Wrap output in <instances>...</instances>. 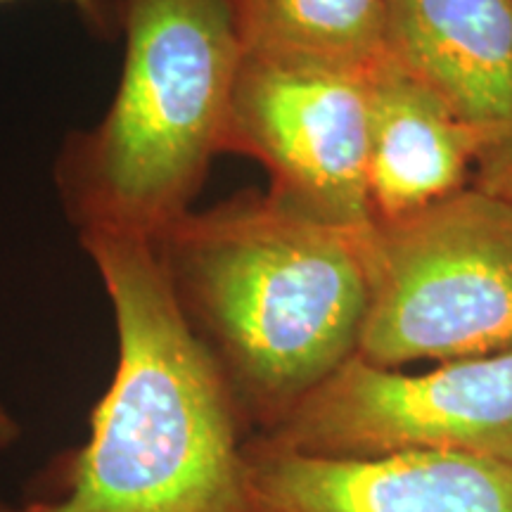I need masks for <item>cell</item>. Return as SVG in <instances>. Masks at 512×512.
I'll return each instance as SVG.
<instances>
[{
    "mask_svg": "<svg viewBox=\"0 0 512 512\" xmlns=\"http://www.w3.org/2000/svg\"><path fill=\"white\" fill-rule=\"evenodd\" d=\"M370 69L245 55L223 152L252 157L268 195L311 219L366 230Z\"/></svg>",
    "mask_w": 512,
    "mask_h": 512,
    "instance_id": "cell-6",
    "label": "cell"
},
{
    "mask_svg": "<svg viewBox=\"0 0 512 512\" xmlns=\"http://www.w3.org/2000/svg\"><path fill=\"white\" fill-rule=\"evenodd\" d=\"M366 230L242 192L188 211L150 240L249 437L273 432L356 356L368 304Z\"/></svg>",
    "mask_w": 512,
    "mask_h": 512,
    "instance_id": "cell-2",
    "label": "cell"
},
{
    "mask_svg": "<svg viewBox=\"0 0 512 512\" xmlns=\"http://www.w3.org/2000/svg\"><path fill=\"white\" fill-rule=\"evenodd\" d=\"M5 3H12V0H0V5ZM60 3L69 5L95 36H110L119 31L114 0H60Z\"/></svg>",
    "mask_w": 512,
    "mask_h": 512,
    "instance_id": "cell-11",
    "label": "cell"
},
{
    "mask_svg": "<svg viewBox=\"0 0 512 512\" xmlns=\"http://www.w3.org/2000/svg\"><path fill=\"white\" fill-rule=\"evenodd\" d=\"M19 437H22V427H19L15 415H12L8 408L3 406V401H0V453L10 451V448L19 441Z\"/></svg>",
    "mask_w": 512,
    "mask_h": 512,
    "instance_id": "cell-13",
    "label": "cell"
},
{
    "mask_svg": "<svg viewBox=\"0 0 512 512\" xmlns=\"http://www.w3.org/2000/svg\"><path fill=\"white\" fill-rule=\"evenodd\" d=\"M117 325V370L86 444L0 512H254L249 432L140 235H79Z\"/></svg>",
    "mask_w": 512,
    "mask_h": 512,
    "instance_id": "cell-1",
    "label": "cell"
},
{
    "mask_svg": "<svg viewBox=\"0 0 512 512\" xmlns=\"http://www.w3.org/2000/svg\"><path fill=\"white\" fill-rule=\"evenodd\" d=\"M254 439L316 458L441 453L512 465V351L418 375L354 356Z\"/></svg>",
    "mask_w": 512,
    "mask_h": 512,
    "instance_id": "cell-5",
    "label": "cell"
},
{
    "mask_svg": "<svg viewBox=\"0 0 512 512\" xmlns=\"http://www.w3.org/2000/svg\"><path fill=\"white\" fill-rule=\"evenodd\" d=\"M358 351L377 368L512 351V207L482 185L363 233Z\"/></svg>",
    "mask_w": 512,
    "mask_h": 512,
    "instance_id": "cell-4",
    "label": "cell"
},
{
    "mask_svg": "<svg viewBox=\"0 0 512 512\" xmlns=\"http://www.w3.org/2000/svg\"><path fill=\"white\" fill-rule=\"evenodd\" d=\"M484 136L392 57L370 69L368 192L375 221H394L465 190Z\"/></svg>",
    "mask_w": 512,
    "mask_h": 512,
    "instance_id": "cell-9",
    "label": "cell"
},
{
    "mask_svg": "<svg viewBox=\"0 0 512 512\" xmlns=\"http://www.w3.org/2000/svg\"><path fill=\"white\" fill-rule=\"evenodd\" d=\"M479 166H482V171H479L477 185L494 192V195H498L512 207V150L486 159Z\"/></svg>",
    "mask_w": 512,
    "mask_h": 512,
    "instance_id": "cell-12",
    "label": "cell"
},
{
    "mask_svg": "<svg viewBox=\"0 0 512 512\" xmlns=\"http://www.w3.org/2000/svg\"><path fill=\"white\" fill-rule=\"evenodd\" d=\"M124 64L110 110L76 131L55 185L79 235L157 238L226 147L245 60L233 0H114Z\"/></svg>",
    "mask_w": 512,
    "mask_h": 512,
    "instance_id": "cell-3",
    "label": "cell"
},
{
    "mask_svg": "<svg viewBox=\"0 0 512 512\" xmlns=\"http://www.w3.org/2000/svg\"><path fill=\"white\" fill-rule=\"evenodd\" d=\"M245 55L373 69L387 57V0H233Z\"/></svg>",
    "mask_w": 512,
    "mask_h": 512,
    "instance_id": "cell-10",
    "label": "cell"
},
{
    "mask_svg": "<svg viewBox=\"0 0 512 512\" xmlns=\"http://www.w3.org/2000/svg\"><path fill=\"white\" fill-rule=\"evenodd\" d=\"M387 55L482 133V164L512 150V0H387Z\"/></svg>",
    "mask_w": 512,
    "mask_h": 512,
    "instance_id": "cell-8",
    "label": "cell"
},
{
    "mask_svg": "<svg viewBox=\"0 0 512 512\" xmlns=\"http://www.w3.org/2000/svg\"><path fill=\"white\" fill-rule=\"evenodd\" d=\"M254 512H512V465L403 453L316 458L247 441Z\"/></svg>",
    "mask_w": 512,
    "mask_h": 512,
    "instance_id": "cell-7",
    "label": "cell"
}]
</instances>
